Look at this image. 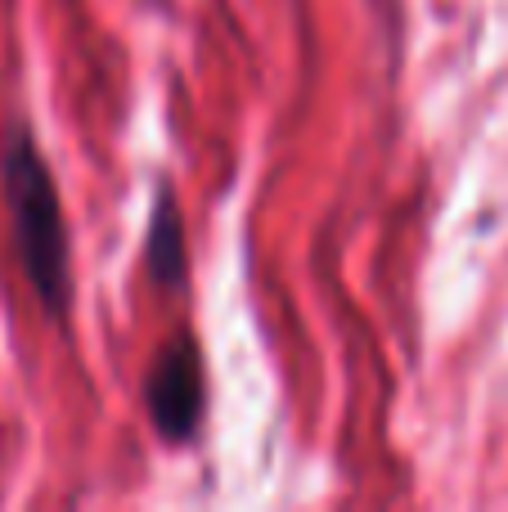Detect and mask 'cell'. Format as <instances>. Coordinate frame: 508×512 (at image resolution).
I'll return each instance as SVG.
<instances>
[{"label": "cell", "instance_id": "cell-1", "mask_svg": "<svg viewBox=\"0 0 508 512\" xmlns=\"http://www.w3.org/2000/svg\"><path fill=\"white\" fill-rule=\"evenodd\" d=\"M0 189H5L9 225H14V248L32 279L41 306L54 319L68 315L72 274H68V230H63V207L54 176L45 167L27 126H9L0 140Z\"/></svg>", "mask_w": 508, "mask_h": 512}, {"label": "cell", "instance_id": "cell-2", "mask_svg": "<svg viewBox=\"0 0 508 512\" xmlns=\"http://www.w3.org/2000/svg\"><path fill=\"white\" fill-rule=\"evenodd\" d=\"M144 409L167 441L180 445L194 436L198 418H203V360L185 333L171 337L153 360L149 378H144Z\"/></svg>", "mask_w": 508, "mask_h": 512}, {"label": "cell", "instance_id": "cell-3", "mask_svg": "<svg viewBox=\"0 0 508 512\" xmlns=\"http://www.w3.org/2000/svg\"><path fill=\"white\" fill-rule=\"evenodd\" d=\"M144 274L153 288H176L185 279V225H180L171 189H158L149 216V239H144Z\"/></svg>", "mask_w": 508, "mask_h": 512}]
</instances>
